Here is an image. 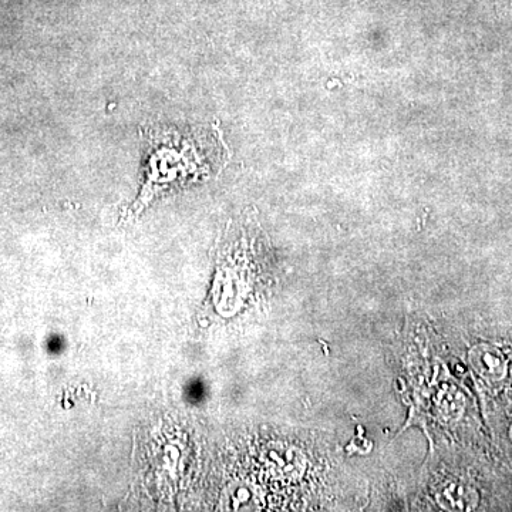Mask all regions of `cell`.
<instances>
[{"label":"cell","instance_id":"2","mask_svg":"<svg viewBox=\"0 0 512 512\" xmlns=\"http://www.w3.org/2000/svg\"><path fill=\"white\" fill-rule=\"evenodd\" d=\"M470 365L478 376L490 383L501 382L507 375V360L503 353L490 345H478L468 355Z\"/></svg>","mask_w":512,"mask_h":512},{"label":"cell","instance_id":"3","mask_svg":"<svg viewBox=\"0 0 512 512\" xmlns=\"http://www.w3.org/2000/svg\"><path fill=\"white\" fill-rule=\"evenodd\" d=\"M511 439H512V427H511Z\"/></svg>","mask_w":512,"mask_h":512},{"label":"cell","instance_id":"1","mask_svg":"<svg viewBox=\"0 0 512 512\" xmlns=\"http://www.w3.org/2000/svg\"><path fill=\"white\" fill-rule=\"evenodd\" d=\"M146 143V188L168 187L207 178L225 164L227 147L220 130L212 127H150L144 130Z\"/></svg>","mask_w":512,"mask_h":512}]
</instances>
